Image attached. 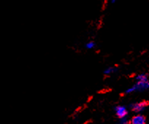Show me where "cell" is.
<instances>
[{"mask_svg": "<svg viewBox=\"0 0 149 124\" xmlns=\"http://www.w3.org/2000/svg\"><path fill=\"white\" fill-rule=\"evenodd\" d=\"M149 89V80H136V82L126 90V94H132L133 92H142Z\"/></svg>", "mask_w": 149, "mask_h": 124, "instance_id": "obj_1", "label": "cell"}, {"mask_svg": "<svg viewBox=\"0 0 149 124\" xmlns=\"http://www.w3.org/2000/svg\"><path fill=\"white\" fill-rule=\"evenodd\" d=\"M148 105V102H137V103H134L132 105H130V108L132 109V110L134 111V112H141L144 110L146 108V107Z\"/></svg>", "mask_w": 149, "mask_h": 124, "instance_id": "obj_2", "label": "cell"}, {"mask_svg": "<svg viewBox=\"0 0 149 124\" xmlns=\"http://www.w3.org/2000/svg\"><path fill=\"white\" fill-rule=\"evenodd\" d=\"M115 112L116 115L118 118L120 119L124 118H127V115H128V110H127V107L123 105H118L115 107Z\"/></svg>", "mask_w": 149, "mask_h": 124, "instance_id": "obj_3", "label": "cell"}, {"mask_svg": "<svg viewBox=\"0 0 149 124\" xmlns=\"http://www.w3.org/2000/svg\"><path fill=\"white\" fill-rule=\"evenodd\" d=\"M146 118L142 115H134L131 119V124H146Z\"/></svg>", "mask_w": 149, "mask_h": 124, "instance_id": "obj_4", "label": "cell"}, {"mask_svg": "<svg viewBox=\"0 0 149 124\" xmlns=\"http://www.w3.org/2000/svg\"><path fill=\"white\" fill-rule=\"evenodd\" d=\"M118 71V68L116 67H109L106 68L104 70V74L105 75H110L116 73Z\"/></svg>", "mask_w": 149, "mask_h": 124, "instance_id": "obj_5", "label": "cell"}, {"mask_svg": "<svg viewBox=\"0 0 149 124\" xmlns=\"http://www.w3.org/2000/svg\"><path fill=\"white\" fill-rule=\"evenodd\" d=\"M85 46L88 50H92L96 47V43L94 41H89L87 43H86Z\"/></svg>", "mask_w": 149, "mask_h": 124, "instance_id": "obj_6", "label": "cell"}, {"mask_svg": "<svg viewBox=\"0 0 149 124\" xmlns=\"http://www.w3.org/2000/svg\"><path fill=\"white\" fill-rule=\"evenodd\" d=\"M110 1L111 3H114V2H116V0H110Z\"/></svg>", "mask_w": 149, "mask_h": 124, "instance_id": "obj_7", "label": "cell"}, {"mask_svg": "<svg viewBox=\"0 0 149 124\" xmlns=\"http://www.w3.org/2000/svg\"><path fill=\"white\" fill-rule=\"evenodd\" d=\"M118 124H124V123H121V122H119V123H118Z\"/></svg>", "mask_w": 149, "mask_h": 124, "instance_id": "obj_8", "label": "cell"}]
</instances>
